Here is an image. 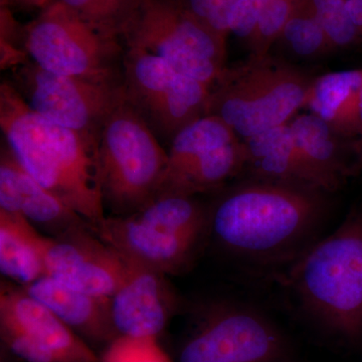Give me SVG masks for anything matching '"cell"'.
Listing matches in <instances>:
<instances>
[{
  "instance_id": "1",
  "label": "cell",
  "mask_w": 362,
  "mask_h": 362,
  "mask_svg": "<svg viewBox=\"0 0 362 362\" xmlns=\"http://www.w3.org/2000/svg\"><path fill=\"white\" fill-rule=\"evenodd\" d=\"M319 192L265 180L243 185L209 211V230L223 249L247 262L294 261L322 221Z\"/></svg>"
},
{
  "instance_id": "19",
  "label": "cell",
  "mask_w": 362,
  "mask_h": 362,
  "mask_svg": "<svg viewBox=\"0 0 362 362\" xmlns=\"http://www.w3.org/2000/svg\"><path fill=\"white\" fill-rule=\"evenodd\" d=\"M16 194L18 213L52 237L90 223L51 190L37 182L16 161Z\"/></svg>"
},
{
  "instance_id": "2",
  "label": "cell",
  "mask_w": 362,
  "mask_h": 362,
  "mask_svg": "<svg viewBox=\"0 0 362 362\" xmlns=\"http://www.w3.org/2000/svg\"><path fill=\"white\" fill-rule=\"evenodd\" d=\"M0 127L4 142L28 175L90 226L106 218L97 152L77 133L33 112L9 80L0 85Z\"/></svg>"
},
{
  "instance_id": "21",
  "label": "cell",
  "mask_w": 362,
  "mask_h": 362,
  "mask_svg": "<svg viewBox=\"0 0 362 362\" xmlns=\"http://www.w3.org/2000/svg\"><path fill=\"white\" fill-rule=\"evenodd\" d=\"M362 89V70L326 74L312 83L305 105L331 127L349 131L357 97Z\"/></svg>"
},
{
  "instance_id": "22",
  "label": "cell",
  "mask_w": 362,
  "mask_h": 362,
  "mask_svg": "<svg viewBox=\"0 0 362 362\" xmlns=\"http://www.w3.org/2000/svg\"><path fill=\"white\" fill-rule=\"evenodd\" d=\"M237 140L232 128L218 116L204 115L187 124L170 141L168 170L162 185L180 175L202 154Z\"/></svg>"
},
{
  "instance_id": "6",
  "label": "cell",
  "mask_w": 362,
  "mask_h": 362,
  "mask_svg": "<svg viewBox=\"0 0 362 362\" xmlns=\"http://www.w3.org/2000/svg\"><path fill=\"white\" fill-rule=\"evenodd\" d=\"M21 40L30 61L45 71L123 85V42L97 32L59 0L23 28Z\"/></svg>"
},
{
  "instance_id": "11",
  "label": "cell",
  "mask_w": 362,
  "mask_h": 362,
  "mask_svg": "<svg viewBox=\"0 0 362 362\" xmlns=\"http://www.w3.org/2000/svg\"><path fill=\"white\" fill-rule=\"evenodd\" d=\"M45 276L98 297L112 298L122 283L127 261L90 226L74 228L44 245Z\"/></svg>"
},
{
  "instance_id": "8",
  "label": "cell",
  "mask_w": 362,
  "mask_h": 362,
  "mask_svg": "<svg viewBox=\"0 0 362 362\" xmlns=\"http://www.w3.org/2000/svg\"><path fill=\"white\" fill-rule=\"evenodd\" d=\"M9 81L33 112L77 133L96 152L105 124L126 102L123 85L51 73L30 59L13 69Z\"/></svg>"
},
{
  "instance_id": "32",
  "label": "cell",
  "mask_w": 362,
  "mask_h": 362,
  "mask_svg": "<svg viewBox=\"0 0 362 362\" xmlns=\"http://www.w3.org/2000/svg\"><path fill=\"white\" fill-rule=\"evenodd\" d=\"M350 18L359 30H362V0H344Z\"/></svg>"
},
{
  "instance_id": "23",
  "label": "cell",
  "mask_w": 362,
  "mask_h": 362,
  "mask_svg": "<svg viewBox=\"0 0 362 362\" xmlns=\"http://www.w3.org/2000/svg\"><path fill=\"white\" fill-rule=\"evenodd\" d=\"M90 28L120 40L129 32L144 0H59Z\"/></svg>"
},
{
  "instance_id": "33",
  "label": "cell",
  "mask_w": 362,
  "mask_h": 362,
  "mask_svg": "<svg viewBox=\"0 0 362 362\" xmlns=\"http://www.w3.org/2000/svg\"><path fill=\"white\" fill-rule=\"evenodd\" d=\"M9 1L14 2L21 6L28 7V8H37L42 11L54 0H9Z\"/></svg>"
},
{
  "instance_id": "30",
  "label": "cell",
  "mask_w": 362,
  "mask_h": 362,
  "mask_svg": "<svg viewBox=\"0 0 362 362\" xmlns=\"http://www.w3.org/2000/svg\"><path fill=\"white\" fill-rule=\"evenodd\" d=\"M268 0H238L228 21V30L235 37L251 42Z\"/></svg>"
},
{
  "instance_id": "27",
  "label": "cell",
  "mask_w": 362,
  "mask_h": 362,
  "mask_svg": "<svg viewBox=\"0 0 362 362\" xmlns=\"http://www.w3.org/2000/svg\"><path fill=\"white\" fill-rule=\"evenodd\" d=\"M296 2L297 0H268L251 40L255 56L266 57L271 45L281 37Z\"/></svg>"
},
{
  "instance_id": "16",
  "label": "cell",
  "mask_w": 362,
  "mask_h": 362,
  "mask_svg": "<svg viewBox=\"0 0 362 362\" xmlns=\"http://www.w3.org/2000/svg\"><path fill=\"white\" fill-rule=\"evenodd\" d=\"M298 153L319 192L338 187L351 168L343 160L332 127L315 114H304L289 124Z\"/></svg>"
},
{
  "instance_id": "15",
  "label": "cell",
  "mask_w": 362,
  "mask_h": 362,
  "mask_svg": "<svg viewBox=\"0 0 362 362\" xmlns=\"http://www.w3.org/2000/svg\"><path fill=\"white\" fill-rule=\"evenodd\" d=\"M23 288L83 339L109 344L119 337L112 318L111 298L71 289L47 276Z\"/></svg>"
},
{
  "instance_id": "4",
  "label": "cell",
  "mask_w": 362,
  "mask_h": 362,
  "mask_svg": "<svg viewBox=\"0 0 362 362\" xmlns=\"http://www.w3.org/2000/svg\"><path fill=\"white\" fill-rule=\"evenodd\" d=\"M97 168L105 211L129 216L158 194L168 154L141 117L124 103L100 136Z\"/></svg>"
},
{
  "instance_id": "18",
  "label": "cell",
  "mask_w": 362,
  "mask_h": 362,
  "mask_svg": "<svg viewBox=\"0 0 362 362\" xmlns=\"http://www.w3.org/2000/svg\"><path fill=\"white\" fill-rule=\"evenodd\" d=\"M45 235L21 214L0 211V270L20 284H32L45 276Z\"/></svg>"
},
{
  "instance_id": "13",
  "label": "cell",
  "mask_w": 362,
  "mask_h": 362,
  "mask_svg": "<svg viewBox=\"0 0 362 362\" xmlns=\"http://www.w3.org/2000/svg\"><path fill=\"white\" fill-rule=\"evenodd\" d=\"M127 261L120 287L111 298L112 318L119 335L157 338L178 306L165 275Z\"/></svg>"
},
{
  "instance_id": "24",
  "label": "cell",
  "mask_w": 362,
  "mask_h": 362,
  "mask_svg": "<svg viewBox=\"0 0 362 362\" xmlns=\"http://www.w3.org/2000/svg\"><path fill=\"white\" fill-rule=\"evenodd\" d=\"M280 37L301 57L315 56L332 47L319 23L311 0H297Z\"/></svg>"
},
{
  "instance_id": "12",
  "label": "cell",
  "mask_w": 362,
  "mask_h": 362,
  "mask_svg": "<svg viewBox=\"0 0 362 362\" xmlns=\"http://www.w3.org/2000/svg\"><path fill=\"white\" fill-rule=\"evenodd\" d=\"M90 228L128 261L164 275L189 266L202 240L146 223L134 214L106 216Z\"/></svg>"
},
{
  "instance_id": "34",
  "label": "cell",
  "mask_w": 362,
  "mask_h": 362,
  "mask_svg": "<svg viewBox=\"0 0 362 362\" xmlns=\"http://www.w3.org/2000/svg\"><path fill=\"white\" fill-rule=\"evenodd\" d=\"M361 169H362V165H361Z\"/></svg>"
},
{
  "instance_id": "29",
  "label": "cell",
  "mask_w": 362,
  "mask_h": 362,
  "mask_svg": "<svg viewBox=\"0 0 362 362\" xmlns=\"http://www.w3.org/2000/svg\"><path fill=\"white\" fill-rule=\"evenodd\" d=\"M2 341L13 354L26 362H61L58 357L28 337L13 324L0 320Z\"/></svg>"
},
{
  "instance_id": "20",
  "label": "cell",
  "mask_w": 362,
  "mask_h": 362,
  "mask_svg": "<svg viewBox=\"0 0 362 362\" xmlns=\"http://www.w3.org/2000/svg\"><path fill=\"white\" fill-rule=\"evenodd\" d=\"M245 163V146L237 140L197 157L180 175L164 183L157 195L194 197L195 194L214 189L233 177Z\"/></svg>"
},
{
  "instance_id": "31",
  "label": "cell",
  "mask_w": 362,
  "mask_h": 362,
  "mask_svg": "<svg viewBox=\"0 0 362 362\" xmlns=\"http://www.w3.org/2000/svg\"><path fill=\"white\" fill-rule=\"evenodd\" d=\"M349 132L356 133V134L361 136L354 146V156H356V160L354 163V170L362 164V89L359 92L358 97H357L354 117H352V122Z\"/></svg>"
},
{
  "instance_id": "3",
  "label": "cell",
  "mask_w": 362,
  "mask_h": 362,
  "mask_svg": "<svg viewBox=\"0 0 362 362\" xmlns=\"http://www.w3.org/2000/svg\"><path fill=\"white\" fill-rule=\"evenodd\" d=\"M289 281L304 308L349 340L362 337V209L292 264Z\"/></svg>"
},
{
  "instance_id": "26",
  "label": "cell",
  "mask_w": 362,
  "mask_h": 362,
  "mask_svg": "<svg viewBox=\"0 0 362 362\" xmlns=\"http://www.w3.org/2000/svg\"><path fill=\"white\" fill-rule=\"evenodd\" d=\"M100 362H173L157 338L119 335L108 344Z\"/></svg>"
},
{
  "instance_id": "14",
  "label": "cell",
  "mask_w": 362,
  "mask_h": 362,
  "mask_svg": "<svg viewBox=\"0 0 362 362\" xmlns=\"http://www.w3.org/2000/svg\"><path fill=\"white\" fill-rule=\"evenodd\" d=\"M0 320L20 328L61 362H100L82 337L21 286L1 282Z\"/></svg>"
},
{
  "instance_id": "25",
  "label": "cell",
  "mask_w": 362,
  "mask_h": 362,
  "mask_svg": "<svg viewBox=\"0 0 362 362\" xmlns=\"http://www.w3.org/2000/svg\"><path fill=\"white\" fill-rule=\"evenodd\" d=\"M319 23L332 47H347L361 30L350 18L344 0H311Z\"/></svg>"
},
{
  "instance_id": "5",
  "label": "cell",
  "mask_w": 362,
  "mask_h": 362,
  "mask_svg": "<svg viewBox=\"0 0 362 362\" xmlns=\"http://www.w3.org/2000/svg\"><path fill=\"white\" fill-rule=\"evenodd\" d=\"M303 76L256 57L249 65L223 70L211 87L206 115L218 116L244 139L285 125L308 95Z\"/></svg>"
},
{
  "instance_id": "7",
  "label": "cell",
  "mask_w": 362,
  "mask_h": 362,
  "mask_svg": "<svg viewBox=\"0 0 362 362\" xmlns=\"http://www.w3.org/2000/svg\"><path fill=\"white\" fill-rule=\"evenodd\" d=\"M225 42L175 0H144L123 44L211 87L225 70Z\"/></svg>"
},
{
  "instance_id": "17",
  "label": "cell",
  "mask_w": 362,
  "mask_h": 362,
  "mask_svg": "<svg viewBox=\"0 0 362 362\" xmlns=\"http://www.w3.org/2000/svg\"><path fill=\"white\" fill-rule=\"evenodd\" d=\"M245 140L246 163L259 176V180L317 190L298 153L289 124L263 131Z\"/></svg>"
},
{
  "instance_id": "9",
  "label": "cell",
  "mask_w": 362,
  "mask_h": 362,
  "mask_svg": "<svg viewBox=\"0 0 362 362\" xmlns=\"http://www.w3.org/2000/svg\"><path fill=\"white\" fill-rule=\"evenodd\" d=\"M123 88L126 103L159 140L171 141L187 124L206 115L209 86L137 47H125Z\"/></svg>"
},
{
  "instance_id": "28",
  "label": "cell",
  "mask_w": 362,
  "mask_h": 362,
  "mask_svg": "<svg viewBox=\"0 0 362 362\" xmlns=\"http://www.w3.org/2000/svg\"><path fill=\"white\" fill-rule=\"evenodd\" d=\"M188 13L209 26L221 39L230 33L228 21L238 0H175Z\"/></svg>"
},
{
  "instance_id": "10",
  "label": "cell",
  "mask_w": 362,
  "mask_h": 362,
  "mask_svg": "<svg viewBox=\"0 0 362 362\" xmlns=\"http://www.w3.org/2000/svg\"><path fill=\"white\" fill-rule=\"evenodd\" d=\"M290 347L263 313L238 303L211 305L183 343L178 362H290Z\"/></svg>"
}]
</instances>
